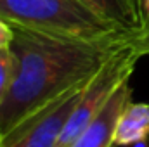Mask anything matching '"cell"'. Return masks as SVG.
<instances>
[{
    "label": "cell",
    "instance_id": "cell-11",
    "mask_svg": "<svg viewBox=\"0 0 149 147\" xmlns=\"http://www.w3.org/2000/svg\"><path fill=\"white\" fill-rule=\"evenodd\" d=\"M144 10H146V16H148L149 21V0H144Z\"/></svg>",
    "mask_w": 149,
    "mask_h": 147
},
{
    "label": "cell",
    "instance_id": "cell-1",
    "mask_svg": "<svg viewBox=\"0 0 149 147\" xmlns=\"http://www.w3.org/2000/svg\"><path fill=\"white\" fill-rule=\"evenodd\" d=\"M125 42H76L14 28L10 49L17 59V76L0 102V135L88 81Z\"/></svg>",
    "mask_w": 149,
    "mask_h": 147
},
{
    "label": "cell",
    "instance_id": "cell-9",
    "mask_svg": "<svg viewBox=\"0 0 149 147\" xmlns=\"http://www.w3.org/2000/svg\"><path fill=\"white\" fill-rule=\"evenodd\" d=\"M130 42H132V45H134L135 52H137L141 57L149 55V26L144 30V31H141L139 35L132 37V38H130Z\"/></svg>",
    "mask_w": 149,
    "mask_h": 147
},
{
    "label": "cell",
    "instance_id": "cell-10",
    "mask_svg": "<svg viewBox=\"0 0 149 147\" xmlns=\"http://www.w3.org/2000/svg\"><path fill=\"white\" fill-rule=\"evenodd\" d=\"M12 40H14V28L0 19V49L2 47H10Z\"/></svg>",
    "mask_w": 149,
    "mask_h": 147
},
{
    "label": "cell",
    "instance_id": "cell-2",
    "mask_svg": "<svg viewBox=\"0 0 149 147\" xmlns=\"http://www.w3.org/2000/svg\"><path fill=\"white\" fill-rule=\"evenodd\" d=\"M0 19L12 28L76 42L111 43L132 38L81 0H0Z\"/></svg>",
    "mask_w": 149,
    "mask_h": 147
},
{
    "label": "cell",
    "instance_id": "cell-8",
    "mask_svg": "<svg viewBox=\"0 0 149 147\" xmlns=\"http://www.w3.org/2000/svg\"><path fill=\"white\" fill-rule=\"evenodd\" d=\"M17 76V59L10 47L0 49V102L9 94Z\"/></svg>",
    "mask_w": 149,
    "mask_h": 147
},
{
    "label": "cell",
    "instance_id": "cell-4",
    "mask_svg": "<svg viewBox=\"0 0 149 147\" xmlns=\"http://www.w3.org/2000/svg\"><path fill=\"white\" fill-rule=\"evenodd\" d=\"M87 83L68 90L0 135V147H56Z\"/></svg>",
    "mask_w": 149,
    "mask_h": 147
},
{
    "label": "cell",
    "instance_id": "cell-12",
    "mask_svg": "<svg viewBox=\"0 0 149 147\" xmlns=\"http://www.w3.org/2000/svg\"><path fill=\"white\" fill-rule=\"evenodd\" d=\"M128 147H148V140L146 142H139V144H132V146H128Z\"/></svg>",
    "mask_w": 149,
    "mask_h": 147
},
{
    "label": "cell",
    "instance_id": "cell-3",
    "mask_svg": "<svg viewBox=\"0 0 149 147\" xmlns=\"http://www.w3.org/2000/svg\"><path fill=\"white\" fill-rule=\"evenodd\" d=\"M141 59L142 57L135 52L132 42L127 40L101 66V69L85 85L56 147H70L73 144L74 139L108 104V101L118 90V87L130 80Z\"/></svg>",
    "mask_w": 149,
    "mask_h": 147
},
{
    "label": "cell",
    "instance_id": "cell-6",
    "mask_svg": "<svg viewBox=\"0 0 149 147\" xmlns=\"http://www.w3.org/2000/svg\"><path fill=\"white\" fill-rule=\"evenodd\" d=\"M99 16L113 23L128 37H135L149 26L144 0H81Z\"/></svg>",
    "mask_w": 149,
    "mask_h": 147
},
{
    "label": "cell",
    "instance_id": "cell-7",
    "mask_svg": "<svg viewBox=\"0 0 149 147\" xmlns=\"http://www.w3.org/2000/svg\"><path fill=\"white\" fill-rule=\"evenodd\" d=\"M148 139H149V104H146V102H130L127 106V109L123 111L120 121H118L114 146L128 147L132 144L146 142Z\"/></svg>",
    "mask_w": 149,
    "mask_h": 147
},
{
    "label": "cell",
    "instance_id": "cell-5",
    "mask_svg": "<svg viewBox=\"0 0 149 147\" xmlns=\"http://www.w3.org/2000/svg\"><path fill=\"white\" fill-rule=\"evenodd\" d=\"M132 94L134 90L130 87V80L121 83L102 111L88 123V126L74 139L70 147H116L114 137L118 121L127 106L132 102Z\"/></svg>",
    "mask_w": 149,
    "mask_h": 147
}]
</instances>
